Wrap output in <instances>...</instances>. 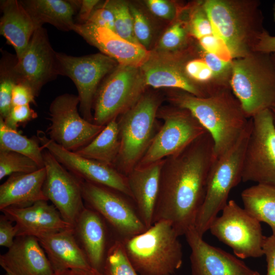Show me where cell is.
Returning <instances> with one entry per match:
<instances>
[{
  "instance_id": "obj_22",
  "label": "cell",
  "mask_w": 275,
  "mask_h": 275,
  "mask_svg": "<svg viewBox=\"0 0 275 275\" xmlns=\"http://www.w3.org/2000/svg\"><path fill=\"white\" fill-rule=\"evenodd\" d=\"M0 265L16 275H54L47 255L38 238L17 236L8 251L0 256Z\"/></svg>"
},
{
  "instance_id": "obj_45",
  "label": "cell",
  "mask_w": 275,
  "mask_h": 275,
  "mask_svg": "<svg viewBox=\"0 0 275 275\" xmlns=\"http://www.w3.org/2000/svg\"><path fill=\"white\" fill-rule=\"evenodd\" d=\"M5 214L0 216V245L10 248L17 236V229Z\"/></svg>"
},
{
  "instance_id": "obj_50",
  "label": "cell",
  "mask_w": 275,
  "mask_h": 275,
  "mask_svg": "<svg viewBox=\"0 0 275 275\" xmlns=\"http://www.w3.org/2000/svg\"><path fill=\"white\" fill-rule=\"evenodd\" d=\"M54 275H105L103 272L93 268L88 269H70L60 272L54 273Z\"/></svg>"
},
{
  "instance_id": "obj_19",
  "label": "cell",
  "mask_w": 275,
  "mask_h": 275,
  "mask_svg": "<svg viewBox=\"0 0 275 275\" xmlns=\"http://www.w3.org/2000/svg\"><path fill=\"white\" fill-rule=\"evenodd\" d=\"M72 31L119 65L141 67L152 55L151 52L142 45L126 40L111 30L91 23H75Z\"/></svg>"
},
{
  "instance_id": "obj_35",
  "label": "cell",
  "mask_w": 275,
  "mask_h": 275,
  "mask_svg": "<svg viewBox=\"0 0 275 275\" xmlns=\"http://www.w3.org/2000/svg\"><path fill=\"white\" fill-rule=\"evenodd\" d=\"M37 163L29 157L13 151H0V179L14 173H29L39 170Z\"/></svg>"
},
{
  "instance_id": "obj_5",
  "label": "cell",
  "mask_w": 275,
  "mask_h": 275,
  "mask_svg": "<svg viewBox=\"0 0 275 275\" xmlns=\"http://www.w3.org/2000/svg\"><path fill=\"white\" fill-rule=\"evenodd\" d=\"M231 89L252 118L275 105V65L271 54L253 52L232 61Z\"/></svg>"
},
{
  "instance_id": "obj_15",
  "label": "cell",
  "mask_w": 275,
  "mask_h": 275,
  "mask_svg": "<svg viewBox=\"0 0 275 275\" xmlns=\"http://www.w3.org/2000/svg\"><path fill=\"white\" fill-rule=\"evenodd\" d=\"M81 185L84 201L124 238L140 234L148 229L130 204L115 190L82 180Z\"/></svg>"
},
{
  "instance_id": "obj_26",
  "label": "cell",
  "mask_w": 275,
  "mask_h": 275,
  "mask_svg": "<svg viewBox=\"0 0 275 275\" xmlns=\"http://www.w3.org/2000/svg\"><path fill=\"white\" fill-rule=\"evenodd\" d=\"M73 229L91 267L103 272L106 253V232L102 217L93 209L85 207Z\"/></svg>"
},
{
  "instance_id": "obj_36",
  "label": "cell",
  "mask_w": 275,
  "mask_h": 275,
  "mask_svg": "<svg viewBox=\"0 0 275 275\" xmlns=\"http://www.w3.org/2000/svg\"><path fill=\"white\" fill-rule=\"evenodd\" d=\"M189 35L188 21L178 19L162 36L159 48L167 51H183Z\"/></svg>"
},
{
  "instance_id": "obj_9",
  "label": "cell",
  "mask_w": 275,
  "mask_h": 275,
  "mask_svg": "<svg viewBox=\"0 0 275 275\" xmlns=\"http://www.w3.org/2000/svg\"><path fill=\"white\" fill-rule=\"evenodd\" d=\"M222 211V215L216 216L210 226L211 233L241 259L263 256L265 236L260 222L234 200H229Z\"/></svg>"
},
{
  "instance_id": "obj_37",
  "label": "cell",
  "mask_w": 275,
  "mask_h": 275,
  "mask_svg": "<svg viewBox=\"0 0 275 275\" xmlns=\"http://www.w3.org/2000/svg\"><path fill=\"white\" fill-rule=\"evenodd\" d=\"M184 70L190 79L208 88L211 93L224 88L219 87L215 83L212 71L201 57L187 61L184 66Z\"/></svg>"
},
{
  "instance_id": "obj_1",
  "label": "cell",
  "mask_w": 275,
  "mask_h": 275,
  "mask_svg": "<svg viewBox=\"0 0 275 275\" xmlns=\"http://www.w3.org/2000/svg\"><path fill=\"white\" fill-rule=\"evenodd\" d=\"M214 160L213 141L207 131L164 159L153 224L168 221L179 236L194 226Z\"/></svg>"
},
{
  "instance_id": "obj_34",
  "label": "cell",
  "mask_w": 275,
  "mask_h": 275,
  "mask_svg": "<svg viewBox=\"0 0 275 275\" xmlns=\"http://www.w3.org/2000/svg\"><path fill=\"white\" fill-rule=\"evenodd\" d=\"M101 6L113 13L115 33L128 41L140 45L134 34L133 18L127 4L121 1H107Z\"/></svg>"
},
{
  "instance_id": "obj_44",
  "label": "cell",
  "mask_w": 275,
  "mask_h": 275,
  "mask_svg": "<svg viewBox=\"0 0 275 275\" xmlns=\"http://www.w3.org/2000/svg\"><path fill=\"white\" fill-rule=\"evenodd\" d=\"M87 22L115 32V19L113 13L101 6L96 7Z\"/></svg>"
},
{
  "instance_id": "obj_20",
  "label": "cell",
  "mask_w": 275,
  "mask_h": 275,
  "mask_svg": "<svg viewBox=\"0 0 275 275\" xmlns=\"http://www.w3.org/2000/svg\"><path fill=\"white\" fill-rule=\"evenodd\" d=\"M183 51L166 58L152 54L140 67L146 86L154 88H171L183 91L196 96L204 97L211 92L207 88L197 84L186 75Z\"/></svg>"
},
{
  "instance_id": "obj_52",
  "label": "cell",
  "mask_w": 275,
  "mask_h": 275,
  "mask_svg": "<svg viewBox=\"0 0 275 275\" xmlns=\"http://www.w3.org/2000/svg\"><path fill=\"white\" fill-rule=\"evenodd\" d=\"M6 272V275H16L13 272H12L11 271L8 269H4Z\"/></svg>"
},
{
  "instance_id": "obj_31",
  "label": "cell",
  "mask_w": 275,
  "mask_h": 275,
  "mask_svg": "<svg viewBox=\"0 0 275 275\" xmlns=\"http://www.w3.org/2000/svg\"><path fill=\"white\" fill-rule=\"evenodd\" d=\"M44 148L37 138L30 139L17 130L8 127L0 117V151H13L25 155L35 161L40 168L44 167Z\"/></svg>"
},
{
  "instance_id": "obj_53",
  "label": "cell",
  "mask_w": 275,
  "mask_h": 275,
  "mask_svg": "<svg viewBox=\"0 0 275 275\" xmlns=\"http://www.w3.org/2000/svg\"><path fill=\"white\" fill-rule=\"evenodd\" d=\"M272 15L273 21L275 22V3L273 4L272 6Z\"/></svg>"
},
{
  "instance_id": "obj_16",
  "label": "cell",
  "mask_w": 275,
  "mask_h": 275,
  "mask_svg": "<svg viewBox=\"0 0 275 275\" xmlns=\"http://www.w3.org/2000/svg\"><path fill=\"white\" fill-rule=\"evenodd\" d=\"M37 138L44 149L80 179L103 185L132 198L127 177L114 167L69 151L50 140L41 130L37 131Z\"/></svg>"
},
{
  "instance_id": "obj_14",
  "label": "cell",
  "mask_w": 275,
  "mask_h": 275,
  "mask_svg": "<svg viewBox=\"0 0 275 275\" xmlns=\"http://www.w3.org/2000/svg\"><path fill=\"white\" fill-rule=\"evenodd\" d=\"M46 170L43 190L64 220L73 228L85 208L81 190V179L63 167L47 150H43Z\"/></svg>"
},
{
  "instance_id": "obj_38",
  "label": "cell",
  "mask_w": 275,
  "mask_h": 275,
  "mask_svg": "<svg viewBox=\"0 0 275 275\" xmlns=\"http://www.w3.org/2000/svg\"><path fill=\"white\" fill-rule=\"evenodd\" d=\"M188 24L190 36L198 40L213 34L211 23L203 6V1L191 6Z\"/></svg>"
},
{
  "instance_id": "obj_32",
  "label": "cell",
  "mask_w": 275,
  "mask_h": 275,
  "mask_svg": "<svg viewBox=\"0 0 275 275\" xmlns=\"http://www.w3.org/2000/svg\"><path fill=\"white\" fill-rule=\"evenodd\" d=\"M17 57L5 53L1 60L0 66V117L5 119L12 107V94L17 84L14 72Z\"/></svg>"
},
{
  "instance_id": "obj_42",
  "label": "cell",
  "mask_w": 275,
  "mask_h": 275,
  "mask_svg": "<svg viewBox=\"0 0 275 275\" xmlns=\"http://www.w3.org/2000/svg\"><path fill=\"white\" fill-rule=\"evenodd\" d=\"M37 113L30 104L12 106L8 116L3 119L5 124L9 128L17 130V128L36 119Z\"/></svg>"
},
{
  "instance_id": "obj_28",
  "label": "cell",
  "mask_w": 275,
  "mask_h": 275,
  "mask_svg": "<svg viewBox=\"0 0 275 275\" xmlns=\"http://www.w3.org/2000/svg\"><path fill=\"white\" fill-rule=\"evenodd\" d=\"M38 28L48 23L61 30L72 31L73 16L80 1L24 0L20 1Z\"/></svg>"
},
{
  "instance_id": "obj_49",
  "label": "cell",
  "mask_w": 275,
  "mask_h": 275,
  "mask_svg": "<svg viewBox=\"0 0 275 275\" xmlns=\"http://www.w3.org/2000/svg\"><path fill=\"white\" fill-rule=\"evenodd\" d=\"M99 3V1L97 0L80 1L79 19L86 22Z\"/></svg>"
},
{
  "instance_id": "obj_10",
  "label": "cell",
  "mask_w": 275,
  "mask_h": 275,
  "mask_svg": "<svg viewBox=\"0 0 275 275\" xmlns=\"http://www.w3.org/2000/svg\"><path fill=\"white\" fill-rule=\"evenodd\" d=\"M252 120L242 181L275 187V125L271 110L260 112Z\"/></svg>"
},
{
  "instance_id": "obj_48",
  "label": "cell",
  "mask_w": 275,
  "mask_h": 275,
  "mask_svg": "<svg viewBox=\"0 0 275 275\" xmlns=\"http://www.w3.org/2000/svg\"><path fill=\"white\" fill-rule=\"evenodd\" d=\"M254 52L267 54L275 53V36L270 35L265 29L258 39Z\"/></svg>"
},
{
  "instance_id": "obj_27",
  "label": "cell",
  "mask_w": 275,
  "mask_h": 275,
  "mask_svg": "<svg viewBox=\"0 0 275 275\" xmlns=\"http://www.w3.org/2000/svg\"><path fill=\"white\" fill-rule=\"evenodd\" d=\"M1 6L3 13L0 21L1 35L14 48L17 58L19 59L39 28L20 1H3Z\"/></svg>"
},
{
  "instance_id": "obj_8",
  "label": "cell",
  "mask_w": 275,
  "mask_h": 275,
  "mask_svg": "<svg viewBox=\"0 0 275 275\" xmlns=\"http://www.w3.org/2000/svg\"><path fill=\"white\" fill-rule=\"evenodd\" d=\"M145 86L140 67L118 65L97 90L93 123L105 126L124 113L142 96Z\"/></svg>"
},
{
  "instance_id": "obj_30",
  "label": "cell",
  "mask_w": 275,
  "mask_h": 275,
  "mask_svg": "<svg viewBox=\"0 0 275 275\" xmlns=\"http://www.w3.org/2000/svg\"><path fill=\"white\" fill-rule=\"evenodd\" d=\"M120 148L119 127L115 118L90 143L74 152L84 157L113 167Z\"/></svg>"
},
{
  "instance_id": "obj_24",
  "label": "cell",
  "mask_w": 275,
  "mask_h": 275,
  "mask_svg": "<svg viewBox=\"0 0 275 275\" xmlns=\"http://www.w3.org/2000/svg\"><path fill=\"white\" fill-rule=\"evenodd\" d=\"M54 273L92 268L75 237L73 228L37 238Z\"/></svg>"
},
{
  "instance_id": "obj_43",
  "label": "cell",
  "mask_w": 275,
  "mask_h": 275,
  "mask_svg": "<svg viewBox=\"0 0 275 275\" xmlns=\"http://www.w3.org/2000/svg\"><path fill=\"white\" fill-rule=\"evenodd\" d=\"M147 5L151 12L156 16L172 21L177 18L182 8L165 0H148Z\"/></svg>"
},
{
  "instance_id": "obj_3",
  "label": "cell",
  "mask_w": 275,
  "mask_h": 275,
  "mask_svg": "<svg viewBox=\"0 0 275 275\" xmlns=\"http://www.w3.org/2000/svg\"><path fill=\"white\" fill-rule=\"evenodd\" d=\"M260 4L257 0L203 1L213 34L224 41L233 60L254 52L265 30Z\"/></svg>"
},
{
  "instance_id": "obj_7",
  "label": "cell",
  "mask_w": 275,
  "mask_h": 275,
  "mask_svg": "<svg viewBox=\"0 0 275 275\" xmlns=\"http://www.w3.org/2000/svg\"><path fill=\"white\" fill-rule=\"evenodd\" d=\"M159 99L142 95L118 122L120 148L114 167L126 176L138 165L155 136Z\"/></svg>"
},
{
  "instance_id": "obj_25",
  "label": "cell",
  "mask_w": 275,
  "mask_h": 275,
  "mask_svg": "<svg viewBox=\"0 0 275 275\" xmlns=\"http://www.w3.org/2000/svg\"><path fill=\"white\" fill-rule=\"evenodd\" d=\"M45 177L44 167L32 173L10 175L0 186V210L24 208L39 201H48L43 190Z\"/></svg>"
},
{
  "instance_id": "obj_23",
  "label": "cell",
  "mask_w": 275,
  "mask_h": 275,
  "mask_svg": "<svg viewBox=\"0 0 275 275\" xmlns=\"http://www.w3.org/2000/svg\"><path fill=\"white\" fill-rule=\"evenodd\" d=\"M164 159L143 167H135L127 175L128 184L138 213L147 228L153 223Z\"/></svg>"
},
{
  "instance_id": "obj_41",
  "label": "cell",
  "mask_w": 275,
  "mask_h": 275,
  "mask_svg": "<svg viewBox=\"0 0 275 275\" xmlns=\"http://www.w3.org/2000/svg\"><path fill=\"white\" fill-rule=\"evenodd\" d=\"M199 41L203 51L214 54L225 61H232V58L224 41L214 34L205 36Z\"/></svg>"
},
{
  "instance_id": "obj_4",
  "label": "cell",
  "mask_w": 275,
  "mask_h": 275,
  "mask_svg": "<svg viewBox=\"0 0 275 275\" xmlns=\"http://www.w3.org/2000/svg\"><path fill=\"white\" fill-rule=\"evenodd\" d=\"M179 236L168 221L122 241L132 266L141 275H172L183 262Z\"/></svg>"
},
{
  "instance_id": "obj_11",
  "label": "cell",
  "mask_w": 275,
  "mask_h": 275,
  "mask_svg": "<svg viewBox=\"0 0 275 275\" xmlns=\"http://www.w3.org/2000/svg\"><path fill=\"white\" fill-rule=\"evenodd\" d=\"M59 75L74 83L79 99V112L87 121L93 122L92 108L100 80L119 65L103 53L74 57L56 52Z\"/></svg>"
},
{
  "instance_id": "obj_40",
  "label": "cell",
  "mask_w": 275,
  "mask_h": 275,
  "mask_svg": "<svg viewBox=\"0 0 275 275\" xmlns=\"http://www.w3.org/2000/svg\"><path fill=\"white\" fill-rule=\"evenodd\" d=\"M133 18V31L139 43L147 48L152 40L151 29L144 14L133 6L129 7Z\"/></svg>"
},
{
  "instance_id": "obj_46",
  "label": "cell",
  "mask_w": 275,
  "mask_h": 275,
  "mask_svg": "<svg viewBox=\"0 0 275 275\" xmlns=\"http://www.w3.org/2000/svg\"><path fill=\"white\" fill-rule=\"evenodd\" d=\"M35 97L33 91L29 86L23 84H17L12 91V107L30 103L36 105Z\"/></svg>"
},
{
  "instance_id": "obj_6",
  "label": "cell",
  "mask_w": 275,
  "mask_h": 275,
  "mask_svg": "<svg viewBox=\"0 0 275 275\" xmlns=\"http://www.w3.org/2000/svg\"><path fill=\"white\" fill-rule=\"evenodd\" d=\"M252 120L237 142L215 158L210 169L203 203L198 213L194 227L202 236L228 203L231 190L242 181L243 162Z\"/></svg>"
},
{
  "instance_id": "obj_29",
  "label": "cell",
  "mask_w": 275,
  "mask_h": 275,
  "mask_svg": "<svg viewBox=\"0 0 275 275\" xmlns=\"http://www.w3.org/2000/svg\"><path fill=\"white\" fill-rule=\"evenodd\" d=\"M241 197L246 212L269 225L275 236V187L257 184L243 190Z\"/></svg>"
},
{
  "instance_id": "obj_51",
  "label": "cell",
  "mask_w": 275,
  "mask_h": 275,
  "mask_svg": "<svg viewBox=\"0 0 275 275\" xmlns=\"http://www.w3.org/2000/svg\"><path fill=\"white\" fill-rule=\"evenodd\" d=\"M271 54L272 60H273V63H274V65H275V53H272ZM270 109L271 110V113H272V117H273L274 123V125H275V105L273 106V107H272Z\"/></svg>"
},
{
  "instance_id": "obj_47",
  "label": "cell",
  "mask_w": 275,
  "mask_h": 275,
  "mask_svg": "<svg viewBox=\"0 0 275 275\" xmlns=\"http://www.w3.org/2000/svg\"><path fill=\"white\" fill-rule=\"evenodd\" d=\"M263 255L266 257L267 272L265 275H275V236L266 237L263 246ZM258 275H261L259 273Z\"/></svg>"
},
{
  "instance_id": "obj_12",
  "label": "cell",
  "mask_w": 275,
  "mask_h": 275,
  "mask_svg": "<svg viewBox=\"0 0 275 275\" xmlns=\"http://www.w3.org/2000/svg\"><path fill=\"white\" fill-rule=\"evenodd\" d=\"M78 96L65 93L56 97L49 108L48 138L65 149L75 152L90 143L104 128L79 115Z\"/></svg>"
},
{
  "instance_id": "obj_39",
  "label": "cell",
  "mask_w": 275,
  "mask_h": 275,
  "mask_svg": "<svg viewBox=\"0 0 275 275\" xmlns=\"http://www.w3.org/2000/svg\"><path fill=\"white\" fill-rule=\"evenodd\" d=\"M201 50L200 57L212 71L215 83L221 87L231 88L230 82L232 72V61H224L214 54Z\"/></svg>"
},
{
  "instance_id": "obj_17",
  "label": "cell",
  "mask_w": 275,
  "mask_h": 275,
  "mask_svg": "<svg viewBox=\"0 0 275 275\" xmlns=\"http://www.w3.org/2000/svg\"><path fill=\"white\" fill-rule=\"evenodd\" d=\"M17 84L29 86L37 97L43 86L59 75L56 51L42 26L34 32L27 48L14 67Z\"/></svg>"
},
{
  "instance_id": "obj_2",
  "label": "cell",
  "mask_w": 275,
  "mask_h": 275,
  "mask_svg": "<svg viewBox=\"0 0 275 275\" xmlns=\"http://www.w3.org/2000/svg\"><path fill=\"white\" fill-rule=\"evenodd\" d=\"M170 100L176 107L188 110L210 133L215 159L237 142L250 122L230 88L219 89L204 97L178 90Z\"/></svg>"
},
{
  "instance_id": "obj_54",
  "label": "cell",
  "mask_w": 275,
  "mask_h": 275,
  "mask_svg": "<svg viewBox=\"0 0 275 275\" xmlns=\"http://www.w3.org/2000/svg\"><path fill=\"white\" fill-rule=\"evenodd\" d=\"M259 273L256 271V272L254 275H258Z\"/></svg>"
},
{
  "instance_id": "obj_33",
  "label": "cell",
  "mask_w": 275,
  "mask_h": 275,
  "mask_svg": "<svg viewBox=\"0 0 275 275\" xmlns=\"http://www.w3.org/2000/svg\"><path fill=\"white\" fill-rule=\"evenodd\" d=\"M103 272L105 275H138L128 258L122 241L115 240L106 252Z\"/></svg>"
},
{
  "instance_id": "obj_21",
  "label": "cell",
  "mask_w": 275,
  "mask_h": 275,
  "mask_svg": "<svg viewBox=\"0 0 275 275\" xmlns=\"http://www.w3.org/2000/svg\"><path fill=\"white\" fill-rule=\"evenodd\" d=\"M15 223L17 236L37 238L73 228L65 222L53 204L41 200L24 208L8 207L1 210Z\"/></svg>"
},
{
  "instance_id": "obj_13",
  "label": "cell",
  "mask_w": 275,
  "mask_h": 275,
  "mask_svg": "<svg viewBox=\"0 0 275 275\" xmlns=\"http://www.w3.org/2000/svg\"><path fill=\"white\" fill-rule=\"evenodd\" d=\"M163 124L136 167H143L181 151L206 130L187 109L176 107L160 114Z\"/></svg>"
},
{
  "instance_id": "obj_18",
  "label": "cell",
  "mask_w": 275,
  "mask_h": 275,
  "mask_svg": "<svg viewBox=\"0 0 275 275\" xmlns=\"http://www.w3.org/2000/svg\"><path fill=\"white\" fill-rule=\"evenodd\" d=\"M184 235L191 250L193 275H254L256 272L230 253L205 242L194 226Z\"/></svg>"
}]
</instances>
